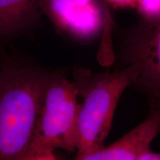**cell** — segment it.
Segmentation results:
<instances>
[{
	"instance_id": "1",
	"label": "cell",
	"mask_w": 160,
	"mask_h": 160,
	"mask_svg": "<svg viewBox=\"0 0 160 160\" xmlns=\"http://www.w3.org/2000/svg\"><path fill=\"white\" fill-rule=\"evenodd\" d=\"M53 69L7 56L0 68V160H27Z\"/></svg>"
},
{
	"instance_id": "2",
	"label": "cell",
	"mask_w": 160,
	"mask_h": 160,
	"mask_svg": "<svg viewBox=\"0 0 160 160\" xmlns=\"http://www.w3.org/2000/svg\"><path fill=\"white\" fill-rule=\"evenodd\" d=\"M138 76L139 71L132 65L111 72H97L75 66L73 82L83 99L79 114L76 159L83 160L104 147L118 102Z\"/></svg>"
},
{
	"instance_id": "9",
	"label": "cell",
	"mask_w": 160,
	"mask_h": 160,
	"mask_svg": "<svg viewBox=\"0 0 160 160\" xmlns=\"http://www.w3.org/2000/svg\"><path fill=\"white\" fill-rule=\"evenodd\" d=\"M138 0H105L110 8H135Z\"/></svg>"
},
{
	"instance_id": "7",
	"label": "cell",
	"mask_w": 160,
	"mask_h": 160,
	"mask_svg": "<svg viewBox=\"0 0 160 160\" xmlns=\"http://www.w3.org/2000/svg\"><path fill=\"white\" fill-rule=\"evenodd\" d=\"M39 0H0V42L28 34L40 27Z\"/></svg>"
},
{
	"instance_id": "3",
	"label": "cell",
	"mask_w": 160,
	"mask_h": 160,
	"mask_svg": "<svg viewBox=\"0 0 160 160\" xmlns=\"http://www.w3.org/2000/svg\"><path fill=\"white\" fill-rule=\"evenodd\" d=\"M65 70H53L46 88L27 160L56 159L57 149L77 151L81 105Z\"/></svg>"
},
{
	"instance_id": "4",
	"label": "cell",
	"mask_w": 160,
	"mask_h": 160,
	"mask_svg": "<svg viewBox=\"0 0 160 160\" xmlns=\"http://www.w3.org/2000/svg\"><path fill=\"white\" fill-rule=\"evenodd\" d=\"M117 68L134 66L139 76L133 85L148 101L160 99V19L138 22L118 31Z\"/></svg>"
},
{
	"instance_id": "8",
	"label": "cell",
	"mask_w": 160,
	"mask_h": 160,
	"mask_svg": "<svg viewBox=\"0 0 160 160\" xmlns=\"http://www.w3.org/2000/svg\"><path fill=\"white\" fill-rule=\"evenodd\" d=\"M135 8L141 19L146 21L160 19V0H138Z\"/></svg>"
},
{
	"instance_id": "10",
	"label": "cell",
	"mask_w": 160,
	"mask_h": 160,
	"mask_svg": "<svg viewBox=\"0 0 160 160\" xmlns=\"http://www.w3.org/2000/svg\"><path fill=\"white\" fill-rule=\"evenodd\" d=\"M160 160V153H154L153 151H149L142 158V160Z\"/></svg>"
},
{
	"instance_id": "6",
	"label": "cell",
	"mask_w": 160,
	"mask_h": 160,
	"mask_svg": "<svg viewBox=\"0 0 160 160\" xmlns=\"http://www.w3.org/2000/svg\"><path fill=\"white\" fill-rule=\"evenodd\" d=\"M149 102L145 121L114 143L91 153L83 160H142L151 151L150 145L160 131V99Z\"/></svg>"
},
{
	"instance_id": "5",
	"label": "cell",
	"mask_w": 160,
	"mask_h": 160,
	"mask_svg": "<svg viewBox=\"0 0 160 160\" xmlns=\"http://www.w3.org/2000/svg\"><path fill=\"white\" fill-rule=\"evenodd\" d=\"M39 7L58 32L79 41L97 39L113 25L105 0H39Z\"/></svg>"
},
{
	"instance_id": "11",
	"label": "cell",
	"mask_w": 160,
	"mask_h": 160,
	"mask_svg": "<svg viewBox=\"0 0 160 160\" xmlns=\"http://www.w3.org/2000/svg\"><path fill=\"white\" fill-rule=\"evenodd\" d=\"M6 57H7V56L5 55V52H4L0 48V68H1L2 65L3 64L4 61H5Z\"/></svg>"
}]
</instances>
